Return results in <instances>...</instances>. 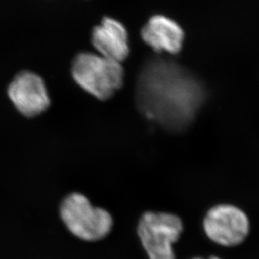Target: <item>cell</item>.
I'll return each instance as SVG.
<instances>
[{"label":"cell","instance_id":"obj_1","mask_svg":"<svg viewBox=\"0 0 259 259\" xmlns=\"http://www.w3.org/2000/svg\"><path fill=\"white\" fill-rule=\"evenodd\" d=\"M205 97L203 83L169 59L152 58L138 75L136 88L138 110L147 120L169 132L187 129Z\"/></svg>","mask_w":259,"mask_h":259},{"label":"cell","instance_id":"obj_2","mask_svg":"<svg viewBox=\"0 0 259 259\" xmlns=\"http://www.w3.org/2000/svg\"><path fill=\"white\" fill-rule=\"evenodd\" d=\"M71 72L77 85L101 101L112 97L124 82V69L120 63L93 53L76 56Z\"/></svg>","mask_w":259,"mask_h":259},{"label":"cell","instance_id":"obj_3","mask_svg":"<svg viewBox=\"0 0 259 259\" xmlns=\"http://www.w3.org/2000/svg\"><path fill=\"white\" fill-rule=\"evenodd\" d=\"M60 215L68 231L85 242L104 239L112 229L111 214L102 208L93 206L87 197L80 193H72L63 199Z\"/></svg>","mask_w":259,"mask_h":259},{"label":"cell","instance_id":"obj_4","mask_svg":"<svg viewBox=\"0 0 259 259\" xmlns=\"http://www.w3.org/2000/svg\"><path fill=\"white\" fill-rule=\"evenodd\" d=\"M180 217L170 213L147 211L142 214L137 234L149 259H176L174 244L183 232Z\"/></svg>","mask_w":259,"mask_h":259},{"label":"cell","instance_id":"obj_5","mask_svg":"<svg viewBox=\"0 0 259 259\" xmlns=\"http://www.w3.org/2000/svg\"><path fill=\"white\" fill-rule=\"evenodd\" d=\"M203 227L212 242L223 247H235L247 238L250 222L239 208L232 204H219L207 212Z\"/></svg>","mask_w":259,"mask_h":259},{"label":"cell","instance_id":"obj_6","mask_svg":"<svg viewBox=\"0 0 259 259\" xmlns=\"http://www.w3.org/2000/svg\"><path fill=\"white\" fill-rule=\"evenodd\" d=\"M8 95L16 110L25 117H35L50 106L45 82L39 75L29 71L15 76L8 89Z\"/></svg>","mask_w":259,"mask_h":259},{"label":"cell","instance_id":"obj_7","mask_svg":"<svg viewBox=\"0 0 259 259\" xmlns=\"http://www.w3.org/2000/svg\"><path fill=\"white\" fill-rule=\"evenodd\" d=\"M93 46L100 56L121 63L130 53L128 34L125 26L112 18H104L92 31Z\"/></svg>","mask_w":259,"mask_h":259},{"label":"cell","instance_id":"obj_8","mask_svg":"<svg viewBox=\"0 0 259 259\" xmlns=\"http://www.w3.org/2000/svg\"><path fill=\"white\" fill-rule=\"evenodd\" d=\"M142 38L156 53H180L185 33L178 23L164 15L151 18L142 30Z\"/></svg>","mask_w":259,"mask_h":259},{"label":"cell","instance_id":"obj_9","mask_svg":"<svg viewBox=\"0 0 259 259\" xmlns=\"http://www.w3.org/2000/svg\"><path fill=\"white\" fill-rule=\"evenodd\" d=\"M193 259H203L201 258V257H194V258ZM208 259H221L219 258L218 257H214V256H212V257H209Z\"/></svg>","mask_w":259,"mask_h":259}]
</instances>
